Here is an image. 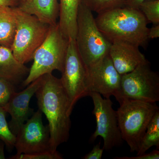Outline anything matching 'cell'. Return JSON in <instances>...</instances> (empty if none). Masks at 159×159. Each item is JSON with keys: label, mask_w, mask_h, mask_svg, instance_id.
Returning <instances> with one entry per match:
<instances>
[{"label": "cell", "mask_w": 159, "mask_h": 159, "mask_svg": "<svg viewBox=\"0 0 159 159\" xmlns=\"http://www.w3.org/2000/svg\"><path fill=\"white\" fill-rule=\"evenodd\" d=\"M145 1L147 0H125L124 6L139 9L140 5Z\"/></svg>", "instance_id": "obj_26"}, {"label": "cell", "mask_w": 159, "mask_h": 159, "mask_svg": "<svg viewBox=\"0 0 159 159\" xmlns=\"http://www.w3.org/2000/svg\"><path fill=\"white\" fill-rule=\"evenodd\" d=\"M35 94L39 110L48 121L50 148L53 151H57L70 136L71 122L67 113V97L60 80L52 73L42 76L41 84Z\"/></svg>", "instance_id": "obj_1"}, {"label": "cell", "mask_w": 159, "mask_h": 159, "mask_svg": "<svg viewBox=\"0 0 159 159\" xmlns=\"http://www.w3.org/2000/svg\"><path fill=\"white\" fill-rule=\"evenodd\" d=\"M4 142L0 140V159H6L4 152Z\"/></svg>", "instance_id": "obj_29"}, {"label": "cell", "mask_w": 159, "mask_h": 159, "mask_svg": "<svg viewBox=\"0 0 159 159\" xmlns=\"http://www.w3.org/2000/svg\"><path fill=\"white\" fill-rule=\"evenodd\" d=\"M94 104L93 114L96 118L97 128L90 140L94 142L97 137L103 139L104 150L108 151L122 145V140L118 125L116 111L113 108V102L110 98H103L101 95L91 92Z\"/></svg>", "instance_id": "obj_9"}, {"label": "cell", "mask_w": 159, "mask_h": 159, "mask_svg": "<svg viewBox=\"0 0 159 159\" xmlns=\"http://www.w3.org/2000/svg\"><path fill=\"white\" fill-rule=\"evenodd\" d=\"M6 111L0 107V140L2 141L9 149L14 147L16 136L12 133L6 121Z\"/></svg>", "instance_id": "obj_20"}, {"label": "cell", "mask_w": 159, "mask_h": 159, "mask_svg": "<svg viewBox=\"0 0 159 159\" xmlns=\"http://www.w3.org/2000/svg\"><path fill=\"white\" fill-rule=\"evenodd\" d=\"M59 20L58 24L65 37L75 39L77 32V17L81 0H58Z\"/></svg>", "instance_id": "obj_16"}, {"label": "cell", "mask_w": 159, "mask_h": 159, "mask_svg": "<svg viewBox=\"0 0 159 159\" xmlns=\"http://www.w3.org/2000/svg\"><path fill=\"white\" fill-rule=\"evenodd\" d=\"M62 157L57 151L48 150L36 153L16 154L11 159H61Z\"/></svg>", "instance_id": "obj_23"}, {"label": "cell", "mask_w": 159, "mask_h": 159, "mask_svg": "<svg viewBox=\"0 0 159 159\" xmlns=\"http://www.w3.org/2000/svg\"><path fill=\"white\" fill-rule=\"evenodd\" d=\"M15 92L14 84L0 78V107L4 108Z\"/></svg>", "instance_id": "obj_22"}, {"label": "cell", "mask_w": 159, "mask_h": 159, "mask_svg": "<svg viewBox=\"0 0 159 159\" xmlns=\"http://www.w3.org/2000/svg\"><path fill=\"white\" fill-rule=\"evenodd\" d=\"M116 111L118 125L123 141L131 152H138L151 120L159 110L156 102L125 99Z\"/></svg>", "instance_id": "obj_3"}, {"label": "cell", "mask_w": 159, "mask_h": 159, "mask_svg": "<svg viewBox=\"0 0 159 159\" xmlns=\"http://www.w3.org/2000/svg\"><path fill=\"white\" fill-rule=\"evenodd\" d=\"M21 0H0V7L9 6L17 7Z\"/></svg>", "instance_id": "obj_28"}, {"label": "cell", "mask_w": 159, "mask_h": 159, "mask_svg": "<svg viewBox=\"0 0 159 159\" xmlns=\"http://www.w3.org/2000/svg\"><path fill=\"white\" fill-rule=\"evenodd\" d=\"M69 40L61 31L58 23L50 26L45 39L34 52L33 64L23 81V86L55 70L62 72Z\"/></svg>", "instance_id": "obj_5"}, {"label": "cell", "mask_w": 159, "mask_h": 159, "mask_svg": "<svg viewBox=\"0 0 159 159\" xmlns=\"http://www.w3.org/2000/svg\"><path fill=\"white\" fill-rule=\"evenodd\" d=\"M147 21L154 25L159 24V0L144 1L139 7Z\"/></svg>", "instance_id": "obj_21"}, {"label": "cell", "mask_w": 159, "mask_h": 159, "mask_svg": "<svg viewBox=\"0 0 159 159\" xmlns=\"http://www.w3.org/2000/svg\"><path fill=\"white\" fill-rule=\"evenodd\" d=\"M18 8L36 16L50 26L57 25L59 17L58 0H21Z\"/></svg>", "instance_id": "obj_14"}, {"label": "cell", "mask_w": 159, "mask_h": 159, "mask_svg": "<svg viewBox=\"0 0 159 159\" xmlns=\"http://www.w3.org/2000/svg\"><path fill=\"white\" fill-rule=\"evenodd\" d=\"M42 114L39 110L34 112L20 128L14 145L16 154L51 150L49 127L43 124Z\"/></svg>", "instance_id": "obj_10"}, {"label": "cell", "mask_w": 159, "mask_h": 159, "mask_svg": "<svg viewBox=\"0 0 159 159\" xmlns=\"http://www.w3.org/2000/svg\"><path fill=\"white\" fill-rule=\"evenodd\" d=\"M115 159H159V151L157 149L152 151L148 154L137 156L136 157H115Z\"/></svg>", "instance_id": "obj_25"}, {"label": "cell", "mask_w": 159, "mask_h": 159, "mask_svg": "<svg viewBox=\"0 0 159 159\" xmlns=\"http://www.w3.org/2000/svg\"><path fill=\"white\" fill-rule=\"evenodd\" d=\"M95 20L111 43L124 42L144 48L148 43V21L139 9L119 7L98 14Z\"/></svg>", "instance_id": "obj_2"}, {"label": "cell", "mask_w": 159, "mask_h": 159, "mask_svg": "<svg viewBox=\"0 0 159 159\" xmlns=\"http://www.w3.org/2000/svg\"><path fill=\"white\" fill-rule=\"evenodd\" d=\"M104 149L100 148V142L94 146L91 152L83 158L84 159H101Z\"/></svg>", "instance_id": "obj_24"}, {"label": "cell", "mask_w": 159, "mask_h": 159, "mask_svg": "<svg viewBox=\"0 0 159 159\" xmlns=\"http://www.w3.org/2000/svg\"><path fill=\"white\" fill-rule=\"evenodd\" d=\"M29 70L16 58L11 49L0 45V78L15 85L28 76Z\"/></svg>", "instance_id": "obj_15"}, {"label": "cell", "mask_w": 159, "mask_h": 159, "mask_svg": "<svg viewBox=\"0 0 159 159\" xmlns=\"http://www.w3.org/2000/svg\"><path fill=\"white\" fill-rule=\"evenodd\" d=\"M15 9L17 27L11 49L16 58L25 64L33 59L34 52L45 39L50 26L18 7Z\"/></svg>", "instance_id": "obj_6"}, {"label": "cell", "mask_w": 159, "mask_h": 159, "mask_svg": "<svg viewBox=\"0 0 159 159\" xmlns=\"http://www.w3.org/2000/svg\"><path fill=\"white\" fill-rule=\"evenodd\" d=\"M75 42L86 67L94 65L108 55L111 45L97 27L93 11L82 2L77 14Z\"/></svg>", "instance_id": "obj_4"}, {"label": "cell", "mask_w": 159, "mask_h": 159, "mask_svg": "<svg viewBox=\"0 0 159 159\" xmlns=\"http://www.w3.org/2000/svg\"><path fill=\"white\" fill-rule=\"evenodd\" d=\"M159 148V110L157 111L148 124L137 156L144 154L152 146Z\"/></svg>", "instance_id": "obj_18"}, {"label": "cell", "mask_w": 159, "mask_h": 159, "mask_svg": "<svg viewBox=\"0 0 159 159\" xmlns=\"http://www.w3.org/2000/svg\"><path fill=\"white\" fill-rule=\"evenodd\" d=\"M125 0H81L92 11L99 14L105 11L124 6Z\"/></svg>", "instance_id": "obj_19"}, {"label": "cell", "mask_w": 159, "mask_h": 159, "mask_svg": "<svg viewBox=\"0 0 159 159\" xmlns=\"http://www.w3.org/2000/svg\"><path fill=\"white\" fill-rule=\"evenodd\" d=\"M119 103L125 99L155 103L159 101V76L151 69L149 62L142 64L134 70L121 76Z\"/></svg>", "instance_id": "obj_7"}, {"label": "cell", "mask_w": 159, "mask_h": 159, "mask_svg": "<svg viewBox=\"0 0 159 159\" xmlns=\"http://www.w3.org/2000/svg\"><path fill=\"white\" fill-rule=\"evenodd\" d=\"M17 27L15 7H0V45L11 49Z\"/></svg>", "instance_id": "obj_17"}, {"label": "cell", "mask_w": 159, "mask_h": 159, "mask_svg": "<svg viewBox=\"0 0 159 159\" xmlns=\"http://www.w3.org/2000/svg\"><path fill=\"white\" fill-rule=\"evenodd\" d=\"M109 55L115 68L120 75L129 73L142 64L148 62L139 46L124 42L111 43Z\"/></svg>", "instance_id": "obj_13"}, {"label": "cell", "mask_w": 159, "mask_h": 159, "mask_svg": "<svg viewBox=\"0 0 159 159\" xmlns=\"http://www.w3.org/2000/svg\"><path fill=\"white\" fill-rule=\"evenodd\" d=\"M61 73L60 80L68 100L67 113L70 116L76 102L90 94L87 68L80 55L75 39H69Z\"/></svg>", "instance_id": "obj_8"}, {"label": "cell", "mask_w": 159, "mask_h": 159, "mask_svg": "<svg viewBox=\"0 0 159 159\" xmlns=\"http://www.w3.org/2000/svg\"><path fill=\"white\" fill-rule=\"evenodd\" d=\"M42 82V76L31 83L24 90L19 93L16 92L4 107L11 116L9 127L16 136L22 125L34 113L33 109L29 107V102Z\"/></svg>", "instance_id": "obj_12"}, {"label": "cell", "mask_w": 159, "mask_h": 159, "mask_svg": "<svg viewBox=\"0 0 159 159\" xmlns=\"http://www.w3.org/2000/svg\"><path fill=\"white\" fill-rule=\"evenodd\" d=\"M86 68L90 93H98L105 98L117 96L120 90L122 75L115 68L109 54L94 65Z\"/></svg>", "instance_id": "obj_11"}, {"label": "cell", "mask_w": 159, "mask_h": 159, "mask_svg": "<svg viewBox=\"0 0 159 159\" xmlns=\"http://www.w3.org/2000/svg\"><path fill=\"white\" fill-rule=\"evenodd\" d=\"M159 37V24L154 25L148 30V38L149 39H154Z\"/></svg>", "instance_id": "obj_27"}]
</instances>
